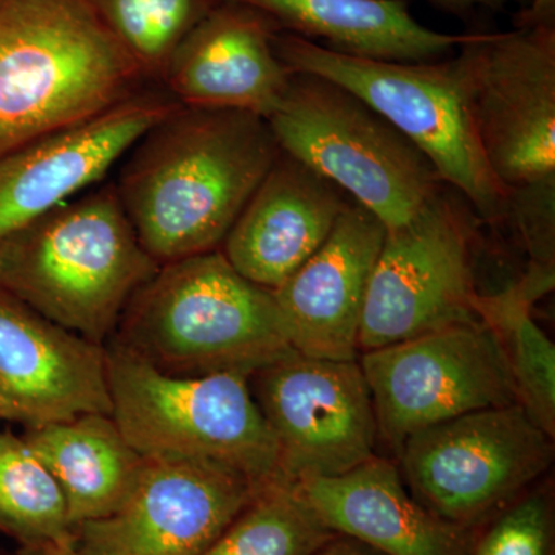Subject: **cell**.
I'll list each match as a JSON object with an SVG mask.
<instances>
[{"label": "cell", "instance_id": "obj_27", "mask_svg": "<svg viewBox=\"0 0 555 555\" xmlns=\"http://www.w3.org/2000/svg\"><path fill=\"white\" fill-rule=\"evenodd\" d=\"M518 27H555V0H529L517 20Z\"/></svg>", "mask_w": 555, "mask_h": 555}, {"label": "cell", "instance_id": "obj_19", "mask_svg": "<svg viewBox=\"0 0 555 555\" xmlns=\"http://www.w3.org/2000/svg\"><path fill=\"white\" fill-rule=\"evenodd\" d=\"M297 489L328 531L385 555H470L469 531L426 509L396 463L372 456L334 477L299 480Z\"/></svg>", "mask_w": 555, "mask_h": 555}, {"label": "cell", "instance_id": "obj_1", "mask_svg": "<svg viewBox=\"0 0 555 555\" xmlns=\"http://www.w3.org/2000/svg\"><path fill=\"white\" fill-rule=\"evenodd\" d=\"M280 152L261 116L178 104L126 153L115 188L163 266L219 250Z\"/></svg>", "mask_w": 555, "mask_h": 555}, {"label": "cell", "instance_id": "obj_20", "mask_svg": "<svg viewBox=\"0 0 555 555\" xmlns=\"http://www.w3.org/2000/svg\"><path fill=\"white\" fill-rule=\"evenodd\" d=\"M268 16L278 30L367 60L429 62L454 54L467 35L430 30L408 0H232Z\"/></svg>", "mask_w": 555, "mask_h": 555}, {"label": "cell", "instance_id": "obj_5", "mask_svg": "<svg viewBox=\"0 0 555 555\" xmlns=\"http://www.w3.org/2000/svg\"><path fill=\"white\" fill-rule=\"evenodd\" d=\"M112 341L181 377H250L294 350L273 292L236 272L221 250L159 266L130 298Z\"/></svg>", "mask_w": 555, "mask_h": 555}, {"label": "cell", "instance_id": "obj_4", "mask_svg": "<svg viewBox=\"0 0 555 555\" xmlns=\"http://www.w3.org/2000/svg\"><path fill=\"white\" fill-rule=\"evenodd\" d=\"M158 269L139 243L115 182H101L0 240V287L101 346Z\"/></svg>", "mask_w": 555, "mask_h": 555}, {"label": "cell", "instance_id": "obj_11", "mask_svg": "<svg viewBox=\"0 0 555 555\" xmlns=\"http://www.w3.org/2000/svg\"><path fill=\"white\" fill-rule=\"evenodd\" d=\"M378 438L398 452L409 437L483 409L518 403L494 335L480 320L361 353Z\"/></svg>", "mask_w": 555, "mask_h": 555}, {"label": "cell", "instance_id": "obj_14", "mask_svg": "<svg viewBox=\"0 0 555 555\" xmlns=\"http://www.w3.org/2000/svg\"><path fill=\"white\" fill-rule=\"evenodd\" d=\"M177 105L166 90L147 87L98 118L0 153V240L104 181Z\"/></svg>", "mask_w": 555, "mask_h": 555}, {"label": "cell", "instance_id": "obj_13", "mask_svg": "<svg viewBox=\"0 0 555 555\" xmlns=\"http://www.w3.org/2000/svg\"><path fill=\"white\" fill-rule=\"evenodd\" d=\"M258 486L215 463L145 459L127 502L75 528L80 555H203Z\"/></svg>", "mask_w": 555, "mask_h": 555}, {"label": "cell", "instance_id": "obj_28", "mask_svg": "<svg viewBox=\"0 0 555 555\" xmlns=\"http://www.w3.org/2000/svg\"><path fill=\"white\" fill-rule=\"evenodd\" d=\"M313 555H385L350 537L335 534Z\"/></svg>", "mask_w": 555, "mask_h": 555}, {"label": "cell", "instance_id": "obj_25", "mask_svg": "<svg viewBox=\"0 0 555 555\" xmlns=\"http://www.w3.org/2000/svg\"><path fill=\"white\" fill-rule=\"evenodd\" d=\"M150 86L160 87L179 43L215 0H90Z\"/></svg>", "mask_w": 555, "mask_h": 555}, {"label": "cell", "instance_id": "obj_6", "mask_svg": "<svg viewBox=\"0 0 555 555\" xmlns=\"http://www.w3.org/2000/svg\"><path fill=\"white\" fill-rule=\"evenodd\" d=\"M105 364L113 420L144 459L215 463L257 486L280 478L247 375L166 374L116 341L105 346Z\"/></svg>", "mask_w": 555, "mask_h": 555}, {"label": "cell", "instance_id": "obj_32", "mask_svg": "<svg viewBox=\"0 0 555 555\" xmlns=\"http://www.w3.org/2000/svg\"><path fill=\"white\" fill-rule=\"evenodd\" d=\"M0 420H2V418H0Z\"/></svg>", "mask_w": 555, "mask_h": 555}, {"label": "cell", "instance_id": "obj_18", "mask_svg": "<svg viewBox=\"0 0 555 555\" xmlns=\"http://www.w3.org/2000/svg\"><path fill=\"white\" fill-rule=\"evenodd\" d=\"M281 150L219 250L251 283L275 291L323 246L350 201Z\"/></svg>", "mask_w": 555, "mask_h": 555}, {"label": "cell", "instance_id": "obj_17", "mask_svg": "<svg viewBox=\"0 0 555 555\" xmlns=\"http://www.w3.org/2000/svg\"><path fill=\"white\" fill-rule=\"evenodd\" d=\"M278 31L259 11L224 0L179 43L160 89L188 107L238 109L269 119L294 75L278 57Z\"/></svg>", "mask_w": 555, "mask_h": 555}, {"label": "cell", "instance_id": "obj_8", "mask_svg": "<svg viewBox=\"0 0 555 555\" xmlns=\"http://www.w3.org/2000/svg\"><path fill=\"white\" fill-rule=\"evenodd\" d=\"M268 122L284 153L352 196L386 230L408 222L444 185L389 120L320 76L294 73Z\"/></svg>", "mask_w": 555, "mask_h": 555}, {"label": "cell", "instance_id": "obj_23", "mask_svg": "<svg viewBox=\"0 0 555 555\" xmlns=\"http://www.w3.org/2000/svg\"><path fill=\"white\" fill-rule=\"evenodd\" d=\"M334 535L297 486L280 477L258 486L238 517L203 555H313Z\"/></svg>", "mask_w": 555, "mask_h": 555}, {"label": "cell", "instance_id": "obj_24", "mask_svg": "<svg viewBox=\"0 0 555 555\" xmlns=\"http://www.w3.org/2000/svg\"><path fill=\"white\" fill-rule=\"evenodd\" d=\"M0 532L21 546L75 540L60 486L24 438L0 434Z\"/></svg>", "mask_w": 555, "mask_h": 555}, {"label": "cell", "instance_id": "obj_31", "mask_svg": "<svg viewBox=\"0 0 555 555\" xmlns=\"http://www.w3.org/2000/svg\"><path fill=\"white\" fill-rule=\"evenodd\" d=\"M0 418H2V415H0Z\"/></svg>", "mask_w": 555, "mask_h": 555}, {"label": "cell", "instance_id": "obj_12", "mask_svg": "<svg viewBox=\"0 0 555 555\" xmlns=\"http://www.w3.org/2000/svg\"><path fill=\"white\" fill-rule=\"evenodd\" d=\"M248 385L275 441L284 480L339 476L377 455V418L358 360L292 350L254 372Z\"/></svg>", "mask_w": 555, "mask_h": 555}, {"label": "cell", "instance_id": "obj_26", "mask_svg": "<svg viewBox=\"0 0 555 555\" xmlns=\"http://www.w3.org/2000/svg\"><path fill=\"white\" fill-rule=\"evenodd\" d=\"M553 514L550 496L532 492L505 507L470 555H550Z\"/></svg>", "mask_w": 555, "mask_h": 555}, {"label": "cell", "instance_id": "obj_22", "mask_svg": "<svg viewBox=\"0 0 555 555\" xmlns=\"http://www.w3.org/2000/svg\"><path fill=\"white\" fill-rule=\"evenodd\" d=\"M554 268L529 264L516 283L492 295H478V320L494 335L513 378L518 403L555 437V346L532 317L535 301L553 291Z\"/></svg>", "mask_w": 555, "mask_h": 555}, {"label": "cell", "instance_id": "obj_29", "mask_svg": "<svg viewBox=\"0 0 555 555\" xmlns=\"http://www.w3.org/2000/svg\"><path fill=\"white\" fill-rule=\"evenodd\" d=\"M441 9L452 13H469L478 9L503 10L511 3H528L529 0H433Z\"/></svg>", "mask_w": 555, "mask_h": 555}, {"label": "cell", "instance_id": "obj_15", "mask_svg": "<svg viewBox=\"0 0 555 555\" xmlns=\"http://www.w3.org/2000/svg\"><path fill=\"white\" fill-rule=\"evenodd\" d=\"M112 415L105 346L73 334L0 287V415L25 427Z\"/></svg>", "mask_w": 555, "mask_h": 555}, {"label": "cell", "instance_id": "obj_7", "mask_svg": "<svg viewBox=\"0 0 555 555\" xmlns=\"http://www.w3.org/2000/svg\"><path fill=\"white\" fill-rule=\"evenodd\" d=\"M273 46L292 73L332 80L389 120L429 159L478 218H509V198L489 169L467 108L455 54L429 62L367 60L278 31Z\"/></svg>", "mask_w": 555, "mask_h": 555}, {"label": "cell", "instance_id": "obj_2", "mask_svg": "<svg viewBox=\"0 0 555 555\" xmlns=\"http://www.w3.org/2000/svg\"><path fill=\"white\" fill-rule=\"evenodd\" d=\"M147 87L90 0H0V153L98 118Z\"/></svg>", "mask_w": 555, "mask_h": 555}, {"label": "cell", "instance_id": "obj_16", "mask_svg": "<svg viewBox=\"0 0 555 555\" xmlns=\"http://www.w3.org/2000/svg\"><path fill=\"white\" fill-rule=\"evenodd\" d=\"M385 235V224L353 201L323 246L272 291L295 352L358 360L369 281Z\"/></svg>", "mask_w": 555, "mask_h": 555}, {"label": "cell", "instance_id": "obj_9", "mask_svg": "<svg viewBox=\"0 0 555 555\" xmlns=\"http://www.w3.org/2000/svg\"><path fill=\"white\" fill-rule=\"evenodd\" d=\"M397 455L409 492L434 516L470 531L547 473L554 438L514 403L420 430Z\"/></svg>", "mask_w": 555, "mask_h": 555}, {"label": "cell", "instance_id": "obj_21", "mask_svg": "<svg viewBox=\"0 0 555 555\" xmlns=\"http://www.w3.org/2000/svg\"><path fill=\"white\" fill-rule=\"evenodd\" d=\"M22 438L60 486L73 531L116 513L145 463L107 414L27 427Z\"/></svg>", "mask_w": 555, "mask_h": 555}, {"label": "cell", "instance_id": "obj_10", "mask_svg": "<svg viewBox=\"0 0 555 555\" xmlns=\"http://www.w3.org/2000/svg\"><path fill=\"white\" fill-rule=\"evenodd\" d=\"M465 204L443 185L408 222L386 230L369 281L358 352L478 320L474 219Z\"/></svg>", "mask_w": 555, "mask_h": 555}, {"label": "cell", "instance_id": "obj_3", "mask_svg": "<svg viewBox=\"0 0 555 555\" xmlns=\"http://www.w3.org/2000/svg\"><path fill=\"white\" fill-rule=\"evenodd\" d=\"M489 169L531 262L554 268L555 27L473 33L455 51Z\"/></svg>", "mask_w": 555, "mask_h": 555}, {"label": "cell", "instance_id": "obj_30", "mask_svg": "<svg viewBox=\"0 0 555 555\" xmlns=\"http://www.w3.org/2000/svg\"><path fill=\"white\" fill-rule=\"evenodd\" d=\"M21 555H80L75 540L61 543H40V545L21 546Z\"/></svg>", "mask_w": 555, "mask_h": 555}]
</instances>
